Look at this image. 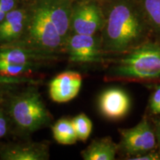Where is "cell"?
I'll return each mask as SVG.
<instances>
[{
    "label": "cell",
    "mask_w": 160,
    "mask_h": 160,
    "mask_svg": "<svg viewBox=\"0 0 160 160\" xmlns=\"http://www.w3.org/2000/svg\"><path fill=\"white\" fill-rule=\"evenodd\" d=\"M82 77L78 72L65 71L51 80L50 97L58 103L67 102L77 97L81 88Z\"/></svg>",
    "instance_id": "obj_9"
},
{
    "label": "cell",
    "mask_w": 160,
    "mask_h": 160,
    "mask_svg": "<svg viewBox=\"0 0 160 160\" xmlns=\"http://www.w3.org/2000/svg\"><path fill=\"white\" fill-rule=\"evenodd\" d=\"M14 0H0V10L5 13H8L14 7Z\"/></svg>",
    "instance_id": "obj_21"
},
{
    "label": "cell",
    "mask_w": 160,
    "mask_h": 160,
    "mask_svg": "<svg viewBox=\"0 0 160 160\" xmlns=\"http://www.w3.org/2000/svg\"><path fill=\"white\" fill-rule=\"evenodd\" d=\"M45 157L44 152L33 146L12 148L2 154V158L6 160H41Z\"/></svg>",
    "instance_id": "obj_15"
},
{
    "label": "cell",
    "mask_w": 160,
    "mask_h": 160,
    "mask_svg": "<svg viewBox=\"0 0 160 160\" xmlns=\"http://www.w3.org/2000/svg\"><path fill=\"white\" fill-rule=\"evenodd\" d=\"M71 121L77 139L81 141H86L89 138L93 129L91 120L87 115L82 113L76 116Z\"/></svg>",
    "instance_id": "obj_16"
},
{
    "label": "cell",
    "mask_w": 160,
    "mask_h": 160,
    "mask_svg": "<svg viewBox=\"0 0 160 160\" xmlns=\"http://www.w3.org/2000/svg\"><path fill=\"white\" fill-rule=\"evenodd\" d=\"M119 149V145L106 137L92 141L82 151V157L85 160H113Z\"/></svg>",
    "instance_id": "obj_10"
},
{
    "label": "cell",
    "mask_w": 160,
    "mask_h": 160,
    "mask_svg": "<svg viewBox=\"0 0 160 160\" xmlns=\"http://www.w3.org/2000/svg\"><path fill=\"white\" fill-rule=\"evenodd\" d=\"M0 59L17 65H26L30 59V56L21 50L13 49L0 52Z\"/></svg>",
    "instance_id": "obj_17"
},
{
    "label": "cell",
    "mask_w": 160,
    "mask_h": 160,
    "mask_svg": "<svg viewBox=\"0 0 160 160\" xmlns=\"http://www.w3.org/2000/svg\"><path fill=\"white\" fill-rule=\"evenodd\" d=\"M31 35L36 42L48 49H55L63 44L50 15L49 4L38 7L34 12L31 25Z\"/></svg>",
    "instance_id": "obj_5"
},
{
    "label": "cell",
    "mask_w": 160,
    "mask_h": 160,
    "mask_svg": "<svg viewBox=\"0 0 160 160\" xmlns=\"http://www.w3.org/2000/svg\"><path fill=\"white\" fill-rule=\"evenodd\" d=\"M50 15L53 25L63 42L68 39V31L71 27V12L65 2H59L49 4Z\"/></svg>",
    "instance_id": "obj_12"
},
{
    "label": "cell",
    "mask_w": 160,
    "mask_h": 160,
    "mask_svg": "<svg viewBox=\"0 0 160 160\" xmlns=\"http://www.w3.org/2000/svg\"><path fill=\"white\" fill-rule=\"evenodd\" d=\"M104 24L105 15L95 3H81L71 11V27L75 33L94 35Z\"/></svg>",
    "instance_id": "obj_6"
},
{
    "label": "cell",
    "mask_w": 160,
    "mask_h": 160,
    "mask_svg": "<svg viewBox=\"0 0 160 160\" xmlns=\"http://www.w3.org/2000/svg\"><path fill=\"white\" fill-rule=\"evenodd\" d=\"M7 132V121L3 117L2 113H0V137H2Z\"/></svg>",
    "instance_id": "obj_22"
},
{
    "label": "cell",
    "mask_w": 160,
    "mask_h": 160,
    "mask_svg": "<svg viewBox=\"0 0 160 160\" xmlns=\"http://www.w3.org/2000/svg\"><path fill=\"white\" fill-rule=\"evenodd\" d=\"M25 21V13L14 10L7 13L5 19L0 22V40L8 41L19 37L22 31Z\"/></svg>",
    "instance_id": "obj_11"
},
{
    "label": "cell",
    "mask_w": 160,
    "mask_h": 160,
    "mask_svg": "<svg viewBox=\"0 0 160 160\" xmlns=\"http://www.w3.org/2000/svg\"><path fill=\"white\" fill-rule=\"evenodd\" d=\"M119 133V148L128 159L153 151L157 146L154 129L145 118L133 127L120 129Z\"/></svg>",
    "instance_id": "obj_4"
},
{
    "label": "cell",
    "mask_w": 160,
    "mask_h": 160,
    "mask_svg": "<svg viewBox=\"0 0 160 160\" xmlns=\"http://www.w3.org/2000/svg\"><path fill=\"white\" fill-rule=\"evenodd\" d=\"M70 61L75 63L98 62L102 58V47L94 35L75 33L67 43Z\"/></svg>",
    "instance_id": "obj_7"
},
{
    "label": "cell",
    "mask_w": 160,
    "mask_h": 160,
    "mask_svg": "<svg viewBox=\"0 0 160 160\" xmlns=\"http://www.w3.org/2000/svg\"><path fill=\"white\" fill-rule=\"evenodd\" d=\"M120 55L110 68L112 79L136 81L160 79V43L146 41Z\"/></svg>",
    "instance_id": "obj_2"
},
{
    "label": "cell",
    "mask_w": 160,
    "mask_h": 160,
    "mask_svg": "<svg viewBox=\"0 0 160 160\" xmlns=\"http://www.w3.org/2000/svg\"><path fill=\"white\" fill-rule=\"evenodd\" d=\"M154 131H155L156 137H157V146L158 148H159V150L160 152V119H158L156 121Z\"/></svg>",
    "instance_id": "obj_23"
},
{
    "label": "cell",
    "mask_w": 160,
    "mask_h": 160,
    "mask_svg": "<svg viewBox=\"0 0 160 160\" xmlns=\"http://www.w3.org/2000/svg\"><path fill=\"white\" fill-rule=\"evenodd\" d=\"M150 31L138 0H111L102 28V50L122 54L145 42Z\"/></svg>",
    "instance_id": "obj_1"
},
{
    "label": "cell",
    "mask_w": 160,
    "mask_h": 160,
    "mask_svg": "<svg viewBox=\"0 0 160 160\" xmlns=\"http://www.w3.org/2000/svg\"><path fill=\"white\" fill-rule=\"evenodd\" d=\"M6 14H7V13H5V12L2 11L1 10H0V22L3 21V19H5Z\"/></svg>",
    "instance_id": "obj_24"
},
{
    "label": "cell",
    "mask_w": 160,
    "mask_h": 160,
    "mask_svg": "<svg viewBox=\"0 0 160 160\" xmlns=\"http://www.w3.org/2000/svg\"><path fill=\"white\" fill-rule=\"evenodd\" d=\"M98 106L101 114L110 120H119L127 116L131 107L128 93L119 88H110L100 94Z\"/></svg>",
    "instance_id": "obj_8"
},
{
    "label": "cell",
    "mask_w": 160,
    "mask_h": 160,
    "mask_svg": "<svg viewBox=\"0 0 160 160\" xmlns=\"http://www.w3.org/2000/svg\"><path fill=\"white\" fill-rule=\"evenodd\" d=\"M160 159V152H155L151 151L144 154L137 156L131 159V160H159Z\"/></svg>",
    "instance_id": "obj_20"
},
{
    "label": "cell",
    "mask_w": 160,
    "mask_h": 160,
    "mask_svg": "<svg viewBox=\"0 0 160 160\" xmlns=\"http://www.w3.org/2000/svg\"><path fill=\"white\" fill-rule=\"evenodd\" d=\"M27 68L28 67L25 65H17L0 59V72L5 74L17 75L23 73Z\"/></svg>",
    "instance_id": "obj_18"
},
{
    "label": "cell",
    "mask_w": 160,
    "mask_h": 160,
    "mask_svg": "<svg viewBox=\"0 0 160 160\" xmlns=\"http://www.w3.org/2000/svg\"><path fill=\"white\" fill-rule=\"evenodd\" d=\"M52 130L54 139L61 145H73L78 139L72 121L67 118L58 120Z\"/></svg>",
    "instance_id": "obj_14"
},
{
    "label": "cell",
    "mask_w": 160,
    "mask_h": 160,
    "mask_svg": "<svg viewBox=\"0 0 160 160\" xmlns=\"http://www.w3.org/2000/svg\"><path fill=\"white\" fill-rule=\"evenodd\" d=\"M146 21L160 39V0H138Z\"/></svg>",
    "instance_id": "obj_13"
},
{
    "label": "cell",
    "mask_w": 160,
    "mask_h": 160,
    "mask_svg": "<svg viewBox=\"0 0 160 160\" xmlns=\"http://www.w3.org/2000/svg\"><path fill=\"white\" fill-rule=\"evenodd\" d=\"M149 108L154 114H160V85L156 88L149 101Z\"/></svg>",
    "instance_id": "obj_19"
},
{
    "label": "cell",
    "mask_w": 160,
    "mask_h": 160,
    "mask_svg": "<svg viewBox=\"0 0 160 160\" xmlns=\"http://www.w3.org/2000/svg\"><path fill=\"white\" fill-rule=\"evenodd\" d=\"M11 115L15 122L24 130L33 131L48 123L50 114L36 92L23 93L12 102Z\"/></svg>",
    "instance_id": "obj_3"
}]
</instances>
